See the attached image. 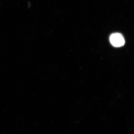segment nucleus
Here are the masks:
<instances>
[{"mask_svg":"<svg viewBox=\"0 0 134 134\" xmlns=\"http://www.w3.org/2000/svg\"><path fill=\"white\" fill-rule=\"evenodd\" d=\"M110 43L115 47H120L125 44V40L122 34L119 33L113 34L110 38Z\"/></svg>","mask_w":134,"mask_h":134,"instance_id":"obj_1","label":"nucleus"}]
</instances>
